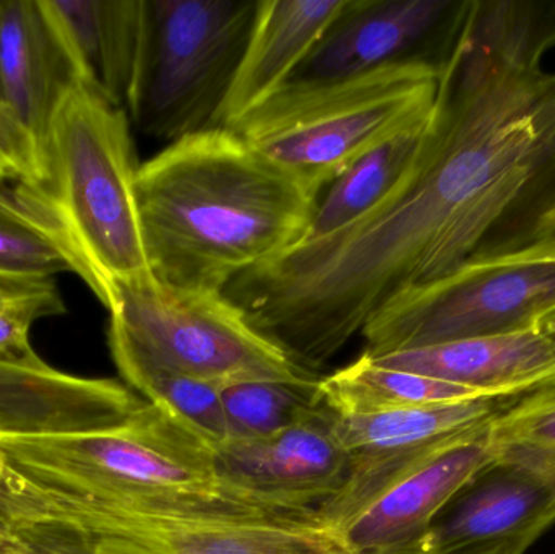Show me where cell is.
Instances as JSON below:
<instances>
[{"label": "cell", "mask_w": 555, "mask_h": 554, "mask_svg": "<svg viewBox=\"0 0 555 554\" xmlns=\"http://www.w3.org/2000/svg\"><path fill=\"white\" fill-rule=\"evenodd\" d=\"M555 48V2L473 0L449 70L460 80L489 81L541 68Z\"/></svg>", "instance_id": "obj_18"}, {"label": "cell", "mask_w": 555, "mask_h": 554, "mask_svg": "<svg viewBox=\"0 0 555 554\" xmlns=\"http://www.w3.org/2000/svg\"><path fill=\"white\" fill-rule=\"evenodd\" d=\"M107 342L120 376L146 402L184 423L214 451L230 439L221 387L165 366L117 332L107 331Z\"/></svg>", "instance_id": "obj_22"}, {"label": "cell", "mask_w": 555, "mask_h": 554, "mask_svg": "<svg viewBox=\"0 0 555 554\" xmlns=\"http://www.w3.org/2000/svg\"><path fill=\"white\" fill-rule=\"evenodd\" d=\"M554 524V475L494 454L437 514L427 554H527Z\"/></svg>", "instance_id": "obj_12"}, {"label": "cell", "mask_w": 555, "mask_h": 554, "mask_svg": "<svg viewBox=\"0 0 555 554\" xmlns=\"http://www.w3.org/2000/svg\"><path fill=\"white\" fill-rule=\"evenodd\" d=\"M65 305L55 285L0 298V363L38 364L29 332L39 319L64 314Z\"/></svg>", "instance_id": "obj_27"}, {"label": "cell", "mask_w": 555, "mask_h": 554, "mask_svg": "<svg viewBox=\"0 0 555 554\" xmlns=\"http://www.w3.org/2000/svg\"><path fill=\"white\" fill-rule=\"evenodd\" d=\"M319 396L326 410L343 416L377 415L463 400L499 399L472 387L380 366L365 355L332 376L322 377Z\"/></svg>", "instance_id": "obj_21"}, {"label": "cell", "mask_w": 555, "mask_h": 554, "mask_svg": "<svg viewBox=\"0 0 555 554\" xmlns=\"http://www.w3.org/2000/svg\"><path fill=\"white\" fill-rule=\"evenodd\" d=\"M430 117L433 113L346 168L317 201L302 241L320 240L345 230L387 201L420 158Z\"/></svg>", "instance_id": "obj_20"}, {"label": "cell", "mask_w": 555, "mask_h": 554, "mask_svg": "<svg viewBox=\"0 0 555 554\" xmlns=\"http://www.w3.org/2000/svg\"><path fill=\"white\" fill-rule=\"evenodd\" d=\"M51 285H54V280L52 279H20V276L0 275V298L48 288Z\"/></svg>", "instance_id": "obj_29"}, {"label": "cell", "mask_w": 555, "mask_h": 554, "mask_svg": "<svg viewBox=\"0 0 555 554\" xmlns=\"http://www.w3.org/2000/svg\"><path fill=\"white\" fill-rule=\"evenodd\" d=\"M41 176V149L35 137L0 103V181H35Z\"/></svg>", "instance_id": "obj_28"}, {"label": "cell", "mask_w": 555, "mask_h": 554, "mask_svg": "<svg viewBox=\"0 0 555 554\" xmlns=\"http://www.w3.org/2000/svg\"><path fill=\"white\" fill-rule=\"evenodd\" d=\"M0 554H38L36 550L0 517Z\"/></svg>", "instance_id": "obj_30"}, {"label": "cell", "mask_w": 555, "mask_h": 554, "mask_svg": "<svg viewBox=\"0 0 555 554\" xmlns=\"http://www.w3.org/2000/svg\"><path fill=\"white\" fill-rule=\"evenodd\" d=\"M472 2L346 0L289 83L341 80L403 64L429 65L442 74Z\"/></svg>", "instance_id": "obj_10"}, {"label": "cell", "mask_w": 555, "mask_h": 554, "mask_svg": "<svg viewBox=\"0 0 555 554\" xmlns=\"http://www.w3.org/2000/svg\"><path fill=\"white\" fill-rule=\"evenodd\" d=\"M106 309L109 331L165 366L214 386L322 379L297 366L224 293L182 292L149 276L117 283Z\"/></svg>", "instance_id": "obj_7"}, {"label": "cell", "mask_w": 555, "mask_h": 554, "mask_svg": "<svg viewBox=\"0 0 555 554\" xmlns=\"http://www.w3.org/2000/svg\"><path fill=\"white\" fill-rule=\"evenodd\" d=\"M77 554H348L315 511L244 494L150 503L81 517Z\"/></svg>", "instance_id": "obj_9"}, {"label": "cell", "mask_w": 555, "mask_h": 554, "mask_svg": "<svg viewBox=\"0 0 555 554\" xmlns=\"http://www.w3.org/2000/svg\"><path fill=\"white\" fill-rule=\"evenodd\" d=\"M7 182L0 181V275L51 280L70 272L61 250L13 205Z\"/></svg>", "instance_id": "obj_25"}, {"label": "cell", "mask_w": 555, "mask_h": 554, "mask_svg": "<svg viewBox=\"0 0 555 554\" xmlns=\"http://www.w3.org/2000/svg\"><path fill=\"white\" fill-rule=\"evenodd\" d=\"M320 381L304 384L259 381L221 387L230 439L266 438L315 415L323 409Z\"/></svg>", "instance_id": "obj_23"}, {"label": "cell", "mask_w": 555, "mask_h": 554, "mask_svg": "<svg viewBox=\"0 0 555 554\" xmlns=\"http://www.w3.org/2000/svg\"><path fill=\"white\" fill-rule=\"evenodd\" d=\"M345 3L346 0H259L217 127L233 129L286 87Z\"/></svg>", "instance_id": "obj_17"}, {"label": "cell", "mask_w": 555, "mask_h": 554, "mask_svg": "<svg viewBox=\"0 0 555 554\" xmlns=\"http://www.w3.org/2000/svg\"><path fill=\"white\" fill-rule=\"evenodd\" d=\"M518 397L463 400L377 415H335L333 429L349 455L341 490L317 507L325 526L351 516L375 491L414 462L491 425Z\"/></svg>", "instance_id": "obj_11"}, {"label": "cell", "mask_w": 555, "mask_h": 554, "mask_svg": "<svg viewBox=\"0 0 555 554\" xmlns=\"http://www.w3.org/2000/svg\"><path fill=\"white\" fill-rule=\"evenodd\" d=\"M352 234L400 288L553 243L555 74L462 83L442 72L420 158Z\"/></svg>", "instance_id": "obj_1"}, {"label": "cell", "mask_w": 555, "mask_h": 554, "mask_svg": "<svg viewBox=\"0 0 555 554\" xmlns=\"http://www.w3.org/2000/svg\"><path fill=\"white\" fill-rule=\"evenodd\" d=\"M440 75L403 64L289 83L233 129L320 197L352 163L433 113Z\"/></svg>", "instance_id": "obj_5"}, {"label": "cell", "mask_w": 555, "mask_h": 554, "mask_svg": "<svg viewBox=\"0 0 555 554\" xmlns=\"http://www.w3.org/2000/svg\"><path fill=\"white\" fill-rule=\"evenodd\" d=\"M495 455L555 477V384L518 397L491 425Z\"/></svg>", "instance_id": "obj_24"}, {"label": "cell", "mask_w": 555, "mask_h": 554, "mask_svg": "<svg viewBox=\"0 0 555 554\" xmlns=\"http://www.w3.org/2000/svg\"><path fill=\"white\" fill-rule=\"evenodd\" d=\"M0 461L46 501L70 539V524L88 514L241 493L221 480L214 449L197 433L149 402L101 431L0 436Z\"/></svg>", "instance_id": "obj_4"}, {"label": "cell", "mask_w": 555, "mask_h": 554, "mask_svg": "<svg viewBox=\"0 0 555 554\" xmlns=\"http://www.w3.org/2000/svg\"><path fill=\"white\" fill-rule=\"evenodd\" d=\"M83 83L46 0H0V101L42 140L68 94Z\"/></svg>", "instance_id": "obj_15"}, {"label": "cell", "mask_w": 555, "mask_h": 554, "mask_svg": "<svg viewBox=\"0 0 555 554\" xmlns=\"http://www.w3.org/2000/svg\"><path fill=\"white\" fill-rule=\"evenodd\" d=\"M0 103H2V101H0Z\"/></svg>", "instance_id": "obj_32"}, {"label": "cell", "mask_w": 555, "mask_h": 554, "mask_svg": "<svg viewBox=\"0 0 555 554\" xmlns=\"http://www.w3.org/2000/svg\"><path fill=\"white\" fill-rule=\"evenodd\" d=\"M83 83L126 109L142 44L143 0H46Z\"/></svg>", "instance_id": "obj_19"}, {"label": "cell", "mask_w": 555, "mask_h": 554, "mask_svg": "<svg viewBox=\"0 0 555 554\" xmlns=\"http://www.w3.org/2000/svg\"><path fill=\"white\" fill-rule=\"evenodd\" d=\"M257 0H143L142 44L126 111L176 142L217 127L256 20Z\"/></svg>", "instance_id": "obj_6"}, {"label": "cell", "mask_w": 555, "mask_h": 554, "mask_svg": "<svg viewBox=\"0 0 555 554\" xmlns=\"http://www.w3.org/2000/svg\"><path fill=\"white\" fill-rule=\"evenodd\" d=\"M142 403L117 381L72 376L44 361L0 363V436L101 431L126 422Z\"/></svg>", "instance_id": "obj_16"}, {"label": "cell", "mask_w": 555, "mask_h": 554, "mask_svg": "<svg viewBox=\"0 0 555 554\" xmlns=\"http://www.w3.org/2000/svg\"><path fill=\"white\" fill-rule=\"evenodd\" d=\"M139 168L127 111L80 85L42 140L41 176L7 182L20 214L104 308L117 283L153 276L137 202Z\"/></svg>", "instance_id": "obj_3"}, {"label": "cell", "mask_w": 555, "mask_h": 554, "mask_svg": "<svg viewBox=\"0 0 555 554\" xmlns=\"http://www.w3.org/2000/svg\"><path fill=\"white\" fill-rule=\"evenodd\" d=\"M533 331L555 342V308L551 309L546 314L541 315V318L534 322Z\"/></svg>", "instance_id": "obj_31"}, {"label": "cell", "mask_w": 555, "mask_h": 554, "mask_svg": "<svg viewBox=\"0 0 555 554\" xmlns=\"http://www.w3.org/2000/svg\"><path fill=\"white\" fill-rule=\"evenodd\" d=\"M317 201L227 127L169 143L137 175L150 270L182 292L224 293L237 276L296 246Z\"/></svg>", "instance_id": "obj_2"}, {"label": "cell", "mask_w": 555, "mask_h": 554, "mask_svg": "<svg viewBox=\"0 0 555 554\" xmlns=\"http://www.w3.org/2000/svg\"><path fill=\"white\" fill-rule=\"evenodd\" d=\"M335 413H319L275 435L228 439L215 449L228 487L284 511H315L332 500L349 474V455L333 429Z\"/></svg>", "instance_id": "obj_14"}, {"label": "cell", "mask_w": 555, "mask_h": 554, "mask_svg": "<svg viewBox=\"0 0 555 554\" xmlns=\"http://www.w3.org/2000/svg\"><path fill=\"white\" fill-rule=\"evenodd\" d=\"M0 517L38 554H68L70 539L54 511L0 461Z\"/></svg>", "instance_id": "obj_26"}, {"label": "cell", "mask_w": 555, "mask_h": 554, "mask_svg": "<svg viewBox=\"0 0 555 554\" xmlns=\"http://www.w3.org/2000/svg\"><path fill=\"white\" fill-rule=\"evenodd\" d=\"M491 425L414 462L375 491L351 516L330 527L346 552L427 554L437 514L494 458Z\"/></svg>", "instance_id": "obj_13"}, {"label": "cell", "mask_w": 555, "mask_h": 554, "mask_svg": "<svg viewBox=\"0 0 555 554\" xmlns=\"http://www.w3.org/2000/svg\"><path fill=\"white\" fill-rule=\"evenodd\" d=\"M555 308V241L395 296L362 328L365 357L533 328Z\"/></svg>", "instance_id": "obj_8"}]
</instances>
